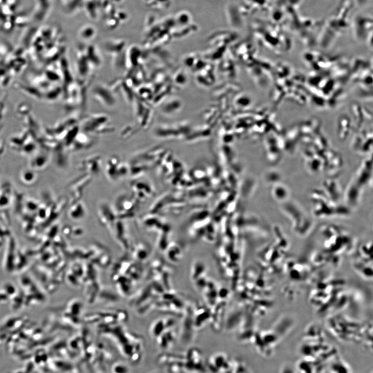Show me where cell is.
I'll use <instances>...</instances> for the list:
<instances>
[{
	"mask_svg": "<svg viewBox=\"0 0 373 373\" xmlns=\"http://www.w3.org/2000/svg\"><path fill=\"white\" fill-rule=\"evenodd\" d=\"M92 94L93 97L101 105L108 108H112L116 105V100L110 88L103 84H97L94 86Z\"/></svg>",
	"mask_w": 373,
	"mask_h": 373,
	"instance_id": "1",
	"label": "cell"
}]
</instances>
